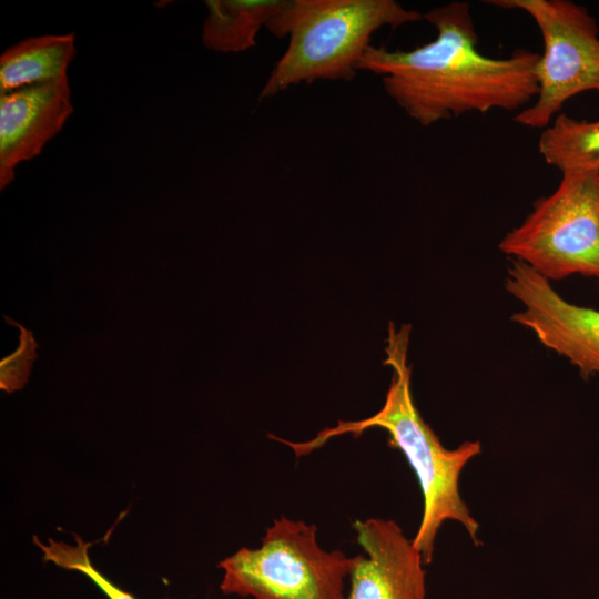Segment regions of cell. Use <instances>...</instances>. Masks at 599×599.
Instances as JSON below:
<instances>
[{
    "mask_svg": "<svg viewBox=\"0 0 599 599\" xmlns=\"http://www.w3.org/2000/svg\"><path fill=\"white\" fill-rule=\"evenodd\" d=\"M505 288L522 306L511 316L515 323L566 357L583 378L599 376V311L566 301L550 281L516 260L507 267Z\"/></svg>",
    "mask_w": 599,
    "mask_h": 599,
    "instance_id": "7",
    "label": "cell"
},
{
    "mask_svg": "<svg viewBox=\"0 0 599 599\" xmlns=\"http://www.w3.org/2000/svg\"><path fill=\"white\" fill-rule=\"evenodd\" d=\"M511 260L548 281L572 275L599 282V181L562 174L556 190L534 203L531 212L498 244Z\"/></svg>",
    "mask_w": 599,
    "mask_h": 599,
    "instance_id": "5",
    "label": "cell"
},
{
    "mask_svg": "<svg viewBox=\"0 0 599 599\" xmlns=\"http://www.w3.org/2000/svg\"><path fill=\"white\" fill-rule=\"evenodd\" d=\"M487 3L527 13L544 43L537 67L538 94L516 113L522 126L546 129L571 98L599 93V28L589 10L570 0H490Z\"/></svg>",
    "mask_w": 599,
    "mask_h": 599,
    "instance_id": "6",
    "label": "cell"
},
{
    "mask_svg": "<svg viewBox=\"0 0 599 599\" xmlns=\"http://www.w3.org/2000/svg\"><path fill=\"white\" fill-rule=\"evenodd\" d=\"M284 0H206L202 42L211 51L237 53L256 44L260 30L281 9Z\"/></svg>",
    "mask_w": 599,
    "mask_h": 599,
    "instance_id": "11",
    "label": "cell"
},
{
    "mask_svg": "<svg viewBox=\"0 0 599 599\" xmlns=\"http://www.w3.org/2000/svg\"><path fill=\"white\" fill-rule=\"evenodd\" d=\"M538 151L561 175L599 176V119L578 120L561 112L541 131Z\"/></svg>",
    "mask_w": 599,
    "mask_h": 599,
    "instance_id": "12",
    "label": "cell"
},
{
    "mask_svg": "<svg viewBox=\"0 0 599 599\" xmlns=\"http://www.w3.org/2000/svg\"><path fill=\"white\" fill-rule=\"evenodd\" d=\"M358 545L347 599H426V572L420 551L394 521L355 520Z\"/></svg>",
    "mask_w": 599,
    "mask_h": 599,
    "instance_id": "8",
    "label": "cell"
},
{
    "mask_svg": "<svg viewBox=\"0 0 599 599\" xmlns=\"http://www.w3.org/2000/svg\"><path fill=\"white\" fill-rule=\"evenodd\" d=\"M74 539L75 544L73 545L52 538L43 542L34 537L33 541L41 550L43 560L52 562L60 568L83 573L109 599H136L132 593L119 588L94 568L89 557L90 542H85L79 536H74Z\"/></svg>",
    "mask_w": 599,
    "mask_h": 599,
    "instance_id": "13",
    "label": "cell"
},
{
    "mask_svg": "<svg viewBox=\"0 0 599 599\" xmlns=\"http://www.w3.org/2000/svg\"><path fill=\"white\" fill-rule=\"evenodd\" d=\"M77 53L74 33L21 40L0 55V94L63 79Z\"/></svg>",
    "mask_w": 599,
    "mask_h": 599,
    "instance_id": "10",
    "label": "cell"
},
{
    "mask_svg": "<svg viewBox=\"0 0 599 599\" xmlns=\"http://www.w3.org/2000/svg\"><path fill=\"white\" fill-rule=\"evenodd\" d=\"M436 38L410 50L370 45L358 71L380 77L387 95L415 122L430 126L469 113L521 111L538 94L540 54L516 49L483 54L470 4L451 1L423 13Z\"/></svg>",
    "mask_w": 599,
    "mask_h": 599,
    "instance_id": "1",
    "label": "cell"
},
{
    "mask_svg": "<svg viewBox=\"0 0 599 599\" xmlns=\"http://www.w3.org/2000/svg\"><path fill=\"white\" fill-rule=\"evenodd\" d=\"M422 19V12L396 0H284L266 29L288 37V44L258 98L317 80L351 81L376 31Z\"/></svg>",
    "mask_w": 599,
    "mask_h": 599,
    "instance_id": "3",
    "label": "cell"
},
{
    "mask_svg": "<svg viewBox=\"0 0 599 599\" xmlns=\"http://www.w3.org/2000/svg\"><path fill=\"white\" fill-rule=\"evenodd\" d=\"M354 562L355 556L322 548L315 525L282 516L260 547H243L219 562L220 590L253 599H347Z\"/></svg>",
    "mask_w": 599,
    "mask_h": 599,
    "instance_id": "4",
    "label": "cell"
},
{
    "mask_svg": "<svg viewBox=\"0 0 599 599\" xmlns=\"http://www.w3.org/2000/svg\"><path fill=\"white\" fill-rule=\"evenodd\" d=\"M7 323L19 328L18 348L0 361V388L7 393L20 390L27 384L32 364L37 358L38 344L32 331L27 329L9 316Z\"/></svg>",
    "mask_w": 599,
    "mask_h": 599,
    "instance_id": "14",
    "label": "cell"
},
{
    "mask_svg": "<svg viewBox=\"0 0 599 599\" xmlns=\"http://www.w3.org/2000/svg\"><path fill=\"white\" fill-rule=\"evenodd\" d=\"M73 112L68 77L0 94V190L39 155Z\"/></svg>",
    "mask_w": 599,
    "mask_h": 599,
    "instance_id": "9",
    "label": "cell"
},
{
    "mask_svg": "<svg viewBox=\"0 0 599 599\" xmlns=\"http://www.w3.org/2000/svg\"><path fill=\"white\" fill-rule=\"evenodd\" d=\"M410 325L399 328L390 323L386 341L384 364L393 368V377L382 408L362 420L338 422L325 428L315 438L304 443H290L296 456L323 446L333 437L379 427L389 434V445L399 449L413 468L423 494V515L414 546L420 551L424 564H430L438 529L446 520L460 522L478 545L479 525L471 517L460 497L459 476L464 466L481 450L479 441H465L455 449H447L417 410L410 392V367L407 364Z\"/></svg>",
    "mask_w": 599,
    "mask_h": 599,
    "instance_id": "2",
    "label": "cell"
},
{
    "mask_svg": "<svg viewBox=\"0 0 599 599\" xmlns=\"http://www.w3.org/2000/svg\"><path fill=\"white\" fill-rule=\"evenodd\" d=\"M598 181H599V176H597Z\"/></svg>",
    "mask_w": 599,
    "mask_h": 599,
    "instance_id": "15",
    "label": "cell"
}]
</instances>
